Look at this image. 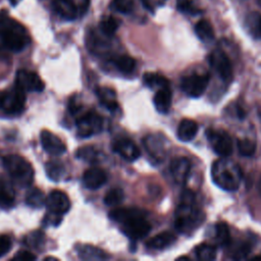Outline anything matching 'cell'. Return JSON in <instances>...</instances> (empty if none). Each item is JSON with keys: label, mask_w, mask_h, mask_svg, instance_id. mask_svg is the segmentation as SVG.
Masks as SVG:
<instances>
[{"label": "cell", "mask_w": 261, "mask_h": 261, "mask_svg": "<svg viewBox=\"0 0 261 261\" xmlns=\"http://www.w3.org/2000/svg\"><path fill=\"white\" fill-rule=\"evenodd\" d=\"M109 218L118 223L121 231L130 240H140L151 230V224L143 211L137 208H116L110 211Z\"/></svg>", "instance_id": "7a4b0ae2"}, {"label": "cell", "mask_w": 261, "mask_h": 261, "mask_svg": "<svg viewBox=\"0 0 261 261\" xmlns=\"http://www.w3.org/2000/svg\"><path fill=\"white\" fill-rule=\"evenodd\" d=\"M45 223L48 225H57L61 221V215H57L51 212H48V215L44 219Z\"/></svg>", "instance_id": "7bdbcfd3"}, {"label": "cell", "mask_w": 261, "mask_h": 261, "mask_svg": "<svg viewBox=\"0 0 261 261\" xmlns=\"http://www.w3.org/2000/svg\"><path fill=\"white\" fill-rule=\"evenodd\" d=\"M211 176L214 184L228 192L237 191L243 179V172L239 164L227 157L216 160L211 167Z\"/></svg>", "instance_id": "277c9868"}, {"label": "cell", "mask_w": 261, "mask_h": 261, "mask_svg": "<svg viewBox=\"0 0 261 261\" xmlns=\"http://www.w3.org/2000/svg\"><path fill=\"white\" fill-rule=\"evenodd\" d=\"M76 127L80 137H91L102 129V117L97 112L90 110L76 119Z\"/></svg>", "instance_id": "8fae6325"}, {"label": "cell", "mask_w": 261, "mask_h": 261, "mask_svg": "<svg viewBox=\"0 0 261 261\" xmlns=\"http://www.w3.org/2000/svg\"><path fill=\"white\" fill-rule=\"evenodd\" d=\"M25 203L32 208H41L46 204L45 194L38 188L31 189L27 193Z\"/></svg>", "instance_id": "4dcf8cb0"}, {"label": "cell", "mask_w": 261, "mask_h": 261, "mask_svg": "<svg viewBox=\"0 0 261 261\" xmlns=\"http://www.w3.org/2000/svg\"><path fill=\"white\" fill-rule=\"evenodd\" d=\"M3 164L12 180L21 188L32 185L34 179V168L22 156L9 154L3 158Z\"/></svg>", "instance_id": "5b68a950"}, {"label": "cell", "mask_w": 261, "mask_h": 261, "mask_svg": "<svg viewBox=\"0 0 261 261\" xmlns=\"http://www.w3.org/2000/svg\"><path fill=\"white\" fill-rule=\"evenodd\" d=\"M144 146L148 154L156 161H161L165 156L163 140L157 135H149L144 139Z\"/></svg>", "instance_id": "ac0fdd59"}, {"label": "cell", "mask_w": 261, "mask_h": 261, "mask_svg": "<svg viewBox=\"0 0 261 261\" xmlns=\"http://www.w3.org/2000/svg\"><path fill=\"white\" fill-rule=\"evenodd\" d=\"M112 5L121 13H129L134 9V0H113Z\"/></svg>", "instance_id": "f35d334b"}, {"label": "cell", "mask_w": 261, "mask_h": 261, "mask_svg": "<svg viewBox=\"0 0 261 261\" xmlns=\"http://www.w3.org/2000/svg\"><path fill=\"white\" fill-rule=\"evenodd\" d=\"M254 259H261V255H259V256H255V257H254Z\"/></svg>", "instance_id": "7dc6e473"}, {"label": "cell", "mask_w": 261, "mask_h": 261, "mask_svg": "<svg viewBox=\"0 0 261 261\" xmlns=\"http://www.w3.org/2000/svg\"><path fill=\"white\" fill-rule=\"evenodd\" d=\"M209 64L221 80L225 82H229L231 80L232 65L228 56L223 50H213L209 55Z\"/></svg>", "instance_id": "30bf717a"}, {"label": "cell", "mask_w": 261, "mask_h": 261, "mask_svg": "<svg viewBox=\"0 0 261 261\" xmlns=\"http://www.w3.org/2000/svg\"><path fill=\"white\" fill-rule=\"evenodd\" d=\"M214 240L218 246L225 247L230 243L229 228L225 222H218L214 226Z\"/></svg>", "instance_id": "f1b7e54d"}, {"label": "cell", "mask_w": 261, "mask_h": 261, "mask_svg": "<svg viewBox=\"0 0 261 261\" xmlns=\"http://www.w3.org/2000/svg\"><path fill=\"white\" fill-rule=\"evenodd\" d=\"M40 139L43 149L51 155H62L66 151L65 144L56 135L47 129L42 130Z\"/></svg>", "instance_id": "2e32d148"}, {"label": "cell", "mask_w": 261, "mask_h": 261, "mask_svg": "<svg viewBox=\"0 0 261 261\" xmlns=\"http://www.w3.org/2000/svg\"><path fill=\"white\" fill-rule=\"evenodd\" d=\"M195 33L204 43H209L214 39V30L211 23L206 19H201L196 23Z\"/></svg>", "instance_id": "484cf974"}, {"label": "cell", "mask_w": 261, "mask_h": 261, "mask_svg": "<svg viewBox=\"0 0 261 261\" xmlns=\"http://www.w3.org/2000/svg\"><path fill=\"white\" fill-rule=\"evenodd\" d=\"M124 193L120 188H115L108 191L104 197V204L107 206H115L122 202Z\"/></svg>", "instance_id": "8d00e7d4"}, {"label": "cell", "mask_w": 261, "mask_h": 261, "mask_svg": "<svg viewBox=\"0 0 261 261\" xmlns=\"http://www.w3.org/2000/svg\"><path fill=\"white\" fill-rule=\"evenodd\" d=\"M169 170L172 178L177 185H185L191 171V162L187 157H175L171 160Z\"/></svg>", "instance_id": "5bb4252c"}, {"label": "cell", "mask_w": 261, "mask_h": 261, "mask_svg": "<svg viewBox=\"0 0 261 261\" xmlns=\"http://www.w3.org/2000/svg\"><path fill=\"white\" fill-rule=\"evenodd\" d=\"M25 104V92L15 85L10 90L2 94L1 107L9 114L20 113Z\"/></svg>", "instance_id": "9c48e42d"}, {"label": "cell", "mask_w": 261, "mask_h": 261, "mask_svg": "<svg viewBox=\"0 0 261 261\" xmlns=\"http://www.w3.org/2000/svg\"><path fill=\"white\" fill-rule=\"evenodd\" d=\"M171 101H172V93L170 90V86L158 89L153 98V102L156 110L163 114L169 111L171 106Z\"/></svg>", "instance_id": "d6986e66"}, {"label": "cell", "mask_w": 261, "mask_h": 261, "mask_svg": "<svg viewBox=\"0 0 261 261\" xmlns=\"http://www.w3.org/2000/svg\"><path fill=\"white\" fill-rule=\"evenodd\" d=\"M45 169H46L47 176L54 181H58L62 179L66 173V169L63 163L57 160L48 161L45 165Z\"/></svg>", "instance_id": "4316f807"}, {"label": "cell", "mask_w": 261, "mask_h": 261, "mask_svg": "<svg viewBox=\"0 0 261 261\" xmlns=\"http://www.w3.org/2000/svg\"><path fill=\"white\" fill-rule=\"evenodd\" d=\"M15 85L21 88L24 92H42L45 88V85L38 73L28 69H20L17 71Z\"/></svg>", "instance_id": "7c38bea8"}, {"label": "cell", "mask_w": 261, "mask_h": 261, "mask_svg": "<svg viewBox=\"0 0 261 261\" xmlns=\"http://www.w3.org/2000/svg\"><path fill=\"white\" fill-rule=\"evenodd\" d=\"M226 247H229L230 257L236 260L246 259L252 250L251 245L245 241H238L233 243L230 241Z\"/></svg>", "instance_id": "d4e9b609"}, {"label": "cell", "mask_w": 261, "mask_h": 261, "mask_svg": "<svg viewBox=\"0 0 261 261\" xmlns=\"http://www.w3.org/2000/svg\"><path fill=\"white\" fill-rule=\"evenodd\" d=\"M90 0H54V10L63 18L73 20L83 16L89 9Z\"/></svg>", "instance_id": "8992f818"}, {"label": "cell", "mask_w": 261, "mask_h": 261, "mask_svg": "<svg viewBox=\"0 0 261 261\" xmlns=\"http://www.w3.org/2000/svg\"><path fill=\"white\" fill-rule=\"evenodd\" d=\"M79 255L84 260H104L108 258V256L104 251L90 245H85L80 247Z\"/></svg>", "instance_id": "83f0119b"}, {"label": "cell", "mask_w": 261, "mask_h": 261, "mask_svg": "<svg viewBox=\"0 0 261 261\" xmlns=\"http://www.w3.org/2000/svg\"><path fill=\"white\" fill-rule=\"evenodd\" d=\"M175 240L174 234L169 231H163L150 239L147 243V247L152 250H163L170 247Z\"/></svg>", "instance_id": "7402d4cb"}, {"label": "cell", "mask_w": 261, "mask_h": 261, "mask_svg": "<svg viewBox=\"0 0 261 261\" xmlns=\"http://www.w3.org/2000/svg\"><path fill=\"white\" fill-rule=\"evenodd\" d=\"M96 94L100 103L109 111H116L118 109L116 93L112 89L108 87H98Z\"/></svg>", "instance_id": "ffe728a7"}, {"label": "cell", "mask_w": 261, "mask_h": 261, "mask_svg": "<svg viewBox=\"0 0 261 261\" xmlns=\"http://www.w3.org/2000/svg\"><path fill=\"white\" fill-rule=\"evenodd\" d=\"M176 7L182 13L194 15L201 12V10L198 9L197 6H195L192 0H176Z\"/></svg>", "instance_id": "74e56055"}, {"label": "cell", "mask_w": 261, "mask_h": 261, "mask_svg": "<svg viewBox=\"0 0 261 261\" xmlns=\"http://www.w3.org/2000/svg\"><path fill=\"white\" fill-rule=\"evenodd\" d=\"M15 194L11 186L0 179V208L9 209L14 205Z\"/></svg>", "instance_id": "cb8c5ba5"}, {"label": "cell", "mask_w": 261, "mask_h": 261, "mask_svg": "<svg viewBox=\"0 0 261 261\" xmlns=\"http://www.w3.org/2000/svg\"><path fill=\"white\" fill-rule=\"evenodd\" d=\"M204 213L197 206L193 191L185 190L180 195L179 204L175 210L174 226L180 233L191 234L204 221Z\"/></svg>", "instance_id": "6da1fadb"}, {"label": "cell", "mask_w": 261, "mask_h": 261, "mask_svg": "<svg viewBox=\"0 0 261 261\" xmlns=\"http://www.w3.org/2000/svg\"><path fill=\"white\" fill-rule=\"evenodd\" d=\"M27 240H28V244H30V246H33L36 248L43 243L44 236L41 231H35L32 234L28 236Z\"/></svg>", "instance_id": "60d3db41"}, {"label": "cell", "mask_w": 261, "mask_h": 261, "mask_svg": "<svg viewBox=\"0 0 261 261\" xmlns=\"http://www.w3.org/2000/svg\"><path fill=\"white\" fill-rule=\"evenodd\" d=\"M245 25L249 34L255 39H261V13L257 11L250 12L246 16Z\"/></svg>", "instance_id": "603a6c76"}, {"label": "cell", "mask_w": 261, "mask_h": 261, "mask_svg": "<svg viewBox=\"0 0 261 261\" xmlns=\"http://www.w3.org/2000/svg\"><path fill=\"white\" fill-rule=\"evenodd\" d=\"M118 27H119L118 20L115 17L110 16V15L104 16L99 23V29H100L101 33L104 36H106L107 38L112 37L116 33Z\"/></svg>", "instance_id": "1f68e13d"}, {"label": "cell", "mask_w": 261, "mask_h": 261, "mask_svg": "<svg viewBox=\"0 0 261 261\" xmlns=\"http://www.w3.org/2000/svg\"><path fill=\"white\" fill-rule=\"evenodd\" d=\"M143 82L147 87L156 90L169 86V81L165 76L154 72L145 73L143 76Z\"/></svg>", "instance_id": "f546056e"}, {"label": "cell", "mask_w": 261, "mask_h": 261, "mask_svg": "<svg viewBox=\"0 0 261 261\" xmlns=\"http://www.w3.org/2000/svg\"><path fill=\"white\" fill-rule=\"evenodd\" d=\"M209 80L210 76L206 73H192L181 77L180 88L188 96L198 98L202 96L207 89Z\"/></svg>", "instance_id": "ba28073f"}, {"label": "cell", "mask_w": 261, "mask_h": 261, "mask_svg": "<svg viewBox=\"0 0 261 261\" xmlns=\"http://www.w3.org/2000/svg\"><path fill=\"white\" fill-rule=\"evenodd\" d=\"M112 149L123 159L127 161H135L140 157L139 147L128 138H119L112 144Z\"/></svg>", "instance_id": "9a60e30c"}, {"label": "cell", "mask_w": 261, "mask_h": 261, "mask_svg": "<svg viewBox=\"0 0 261 261\" xmlns=\"http://www.w3.org/2000/svg\"><path fill=\"white\" fill-rule=\"evenodd\" d=\"M20 0H9V2L11 3V4H13V5H15V4H17L18 2H19Z\"/></svg>", "instance_id": "bcb514c9"}, {"label": "cell", "mask_w": 261, "mask_h": 261, "mask_svg": "<svg viewBox=\"0 0 261 261\" xmlns=\"http://www.w3.org/2000/svg\"><path fill=\"white\" fill-rule=\"evenodd\" d=\"M113 63L121 72L124 73L132 72L136 67L135 59L128 55H118L114 57Z\"/></svg>", "instance_id": "836d02e7"}, {"label": "cell", "mask_w": 261, "mask_h": 261, "mask_svg": "<svg viewBox=\"0 0 261 261\" xmlns=\"http://www.w3.org/2000/svg\"><path fill=\"white\" fill-rule=\"evenodd\" d=\"M100 157H101L100 152L93 146H84L76 151V158L87 162H91V163L98 162Z\"/></svg>", "instance_id": "d6a6232c"}, {"label": "cell", "mask_w": 261, "mask_h": 261, "mask_svg": "<svg viewBox=\"0 0 261 261\" xmlns=\"http://www.w3.org/2000/svg\"><path fill=\"white\" fill-rule=\"evenodd\" d=\"M258 191H259V194L261 196V177H260V180H259V184H258Z\"/></svg>", "instance_id": "f6af8a7d"}, {"label": "cell", "mask_w": 261, "mask_h": 261, "mask_svg": "<svg viewBox=\"0 0 261 261\" xmlns=\"http://www.w3.org/2000/svg\"><path fill=\"white\" fill-rule=\"evenodd\" d=\"M237 145H238V151L242 156L251 157L255 154L256 144L254 141L247 138L239 139Z\"/></svg>", "instance_id": "d590c367"}, {"label": "cell", "mask_w": 261, "mask_h": 261, "mask_svg": "<svg viewBox=\"0 0 261 261\" xmlns=\"http://www.w3.org/2000/svg\"><path fill=\"white\" fill-rule=\"evenodd\" d=\"M1 100H2V94H0V107H1Z\"/></svg>", "instance_id": "c3c4849f"}, {"label": "cell", "mask_w": 261, "mask_h": 261, "mask_svg": "<svg viewBox=\"0 0 261 261\" xmlns=\"http://www.w3.org/2000/svg\"><path fill=\"white\" fill-rule=\"evenodd\" d=\"M107 180L106 172L97 166L88 168L83 174V184L87 189L97 190Z\"/></svg>", "instance_id": "e0dca14e"}, {"label": "cell", "mask_w": 261, "mask_h": 261, "mask_svg": "<svg viewBox=\"0 0 261 261\" xmlns=\"http://www.w3.org/2000/svg\"><path fill=\"white\" fill-rule=\"evenodd\" d=\"M11 249V240L8 236H0V257L4 256Z\"/></svg>", "instance_id": "ab89813d"}, {"label": "cell", "mask_w": 261, "mask_h": 261, "mask_svg": "<svg viewBox=\"0 0 261 261\" xmlns=\"http://www.w3.org/2000/svg\"><path fill=\"white\" fill-rule=\"evenodd\" d=\"M198 133V123L193 119H182L177 126V138L182 142L192 141Z\"/></svg>", "instance_id": "44dd1931"}, {"label": "cell", "mask_w": 261, "mask_h": 261, "mask_svg": "<svg viewBox=\"0 0 261 261\" xmlns=\"http://www.w3.org/2000/svg\"><path fill=\"white\" fill-rule=\"evenodd\" d=\"M46 206L48 212L62 215L70 208V201L67 195L59 190H54L49 193L46 198Z\"/></svg>", "instance_id": "4fadbf2b"}, {"label": "cell", "mask_w": 261, "mask_h": 261, "mask_svg": "<svg viewBox=\"0 0 261 261\" xmlns=\"http://www.w3.org/2000/svg\"><path fill=\"white\" fill-rule=\"evenodd\" d=\"M0 40L12 52L23 50L30 43V36L25 28L6 12H0Z\"/></svg>", "instance_id": "3957f363"}, {"label": "cell", "mask_w": 261, "mask_h": 261, "mask_svg": "<svg viewBox=\"0 0 261 261\" xmlns=\"http://www.w3.org/2000/svg\"><path fill=\"white\" fill-rule=\"evenodd\" d=\"M141 2L143 3V5L149 9V10H152V5H151V1L150 0H141Z\"/></svg>", "instance_id": "ee69618b"}, {"label": "cell", "mask_w": 261, "mask_h": 261, "mask_svg": "<svg viewBox=\"0 0 261 261\" xmlns=\"http://www.w3.org/2000/svg\"><path fill=\"white\" fill-rule=\"evenodd\" d=\"M36 259H37V257L33 253L25 251V250L18 251L13 257V260H18V261H32V260H36Z\"/></svg>", "instance_id": "b9f144b4"}, {"label": "cell", "mask_w": 261, "mask_h": 261, "mask_svg": "<svg viewBox=\"0 0 261 261\" xmlns=\"http://www.w3.org/2000/svg\"><path fill=\"white\" fill-rule=\"evenodd\" d=\"M206 137L213 151L220 157H228L232 153L233 145L230 136L224 130L208 128Z\"/></svg>", "instance_id": "52a82bcc"}, {"label": "cell", "mask_w": 261, "mask_h": 261, "mask_svg": "<svg viewBox=\"0 0 261 261\" xmlns=\"http://www.w3.org/2000/svg\"><path fill=\"white\" fill-rule=\"evenodd\" d=\"M196 257L201 261H212L216 258V248L213 245L201 244L196 250Z\"/></svg>", "instance_id": "e575fe53"}]
</instances>
